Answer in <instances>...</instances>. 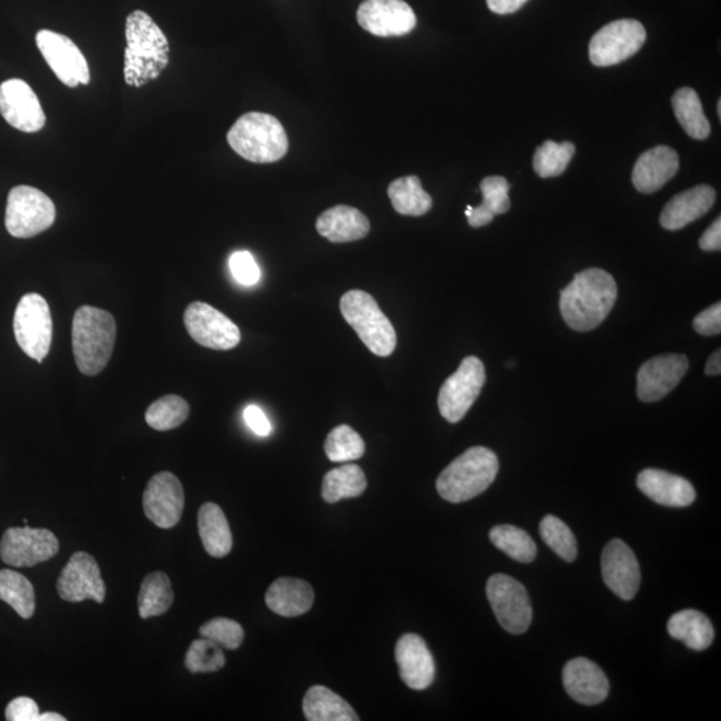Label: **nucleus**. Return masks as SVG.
Returning a JSON list of instances; mask_svg holds the SVG:
<instances>
[{
    "label": "nucleus",
    "instance_id": "nucleus-1",
    "mask_svg": "<svg viewBox=\"0 0 721 721\" xmlns=\"http://www.w3.org/2000/svg\"><path fill=\"white\" fill-rule=\"evenodd\" d=\"M618 300V283L601 269H587L561 290L560 312L569 328L590 332L604 322Z\"/></svg>",
    "mask_w": 721,
    "mask_h": 721
},
{
    "label": "nucleus",
    "instance_id": "nucleus-2",
    "mask_svg": "<svg viewBox=\"0 0 721 721\" xmlns=\"http://www.w3.org/2000/svg\"><path fill=\"white\" fill-rule=\"evenodd\" d=\"M124 81L142 88L162 74L169 64V41L147 12L134 11L126 21Z\"/></svg>",
    "mask_w": 721,
    "mask_h": 721
},
{
    "label": "nucleus",
    "instance_id": "nucleus-3",
    "mask_svg": "<svg viewBox=\"0 0 721 721\" xmlns=\"http://www.w3.org/2000/svg\"><path fill=\"white\" fill-rule=\"evenodd\" d=\"M117 339L114 317L94 307H81L72 320V350L79 372L97 375L103 372Z\"/></svg>",
    "mask_w": 721,
    "mask_h": 721
},
{
    "label": "nucleus",
    "instance_id": "nucleus-4",
    "mask_svg": "<svg viewBox=\"0 0 721 721\" xmlns=\"http://www.w3.org/2000/svg\"><path fill=\"white\" fill-rule=\"evenodd\" d=\"M499 459L491 449L473 447L453 460L435 487L442 499L460 504L484 493L499 473Z\"/></svg>",
    "mask_w": 721,
    "mask_h": 721
},
{
    "label": "nucleus",
    "instance_id": "nucleus-5",
    "mask_svg": "<svg viewBox=\"0 0 721 721\" xmlns=\"http://www.w3.org/2000/svg\"><path fill=\"white\" fill-rule=\"evenodd\" d=\"M230 148L243 160L273 163L289 150L287 131L278 119L264 112H248L228 132Z\"/></svg>",
    "mask_w": 721,
    "mask_h": 721
},
{
    "label": "nucleus",
    "instance_id": "nucleus-6",
    "mask_svg": "<svg viewBox=\"0 0 721 721\" xmlns=\"http://www.w3.org/2000/svg\"><path fill=\"white\" fill-rule=\"evenodd\" d=\"M341 313L360 340L375 356L389 357L397 347V334L379 303L362 290H350L342 296Z\"/></svg>",
    "mask_w": 721,
    "mask_h": 721
},
{
    "label": "nucleus",
    "instance_id": "nucleus-7",
    "mask_svg": "<svg viewBox=\"0 0 721 721\" xmlns=\"http://www.w3.org/2000/svg\"><path fill=\"white\" fill-rule=\"evenodd\" d=\"M56 204L43 191L17 187L10 191L6 209V229L16 238H32L54 224Z\"/></svg>",
    "mask_w": 721,
    "mask_h": 721
},
{
    "label": "nucleus",
    "instance_id": "nucleus-8",
    "mask_svg": "<svg viewBox=\"0 0 721 721\" xmlns=\"http://www.w3.org/2000/svg\"><path fill=\"white\" fill-rule=\"evenodd\" d=\"M14 333L18 346L30 359L42 362L49 354L52 341V319L48 301L30 293L19 301L14 314Z\"/></svg>",
    "mask_w": 721,
    "mask_h": 721
},
{
    "label": "nucleus",
    "instance_id": "nucleus-9",
    "mask_svg": "<svg viewBox=\"0 0 721 721\" xmlns=\"http://www.w3.org/2000/svg\"><path fill=\"white\" fill-rule=\"evenodd\" d=\"M489 604L504 630L522 634L532 623V604L525 587L507 574H493L487 583Z\"/></svg>",
    "mask_w": 721,
    "mask_h": 721
},
{
    "label": "nucleus",
    "instance_id": "nucleus-10",
    "mask_svg": "<svg viewBox=\"0 0 721 721\" xmlns=\"http://www.w3.org/2000/svg\"><path fill=\"white\" fill-rule=\"evenodd\" d=\"M487 380L485 367L478 357H467L440 389L439 409L444 419L458 423L479 399Z\"/></svg>",
    "mask_w": 721,
    "mask_h": 721
},
{
    "label": "nucleus",
    "instance_id": "nucleus-11",
    "mask_svg": "<svg viewBox=\"0 0 721 721\" xmlns=\"http://www.w3.org/2000/svg\"><path fill=\"white\" fill-rule=\"evenodd\" d=\"M647 31L634 19H620L604 26L590 43L591 62L599 68L627 61L643 48Z\"/></svg>",
    "mask_w": 721,
    "mask_h": 721
},
{
    "label": "nucleus",
    "instance_id": "nucleus-12",
    "mask_svg": "<svg viewBox=\"0 0 721 721\" xmlns=\"http://www.w3.org/2000/svg\"><path fill=\"white\" fill-rule=\"evenodd\" d=\"M58 552L59 541L49 529L9 528L0 541V559L10 567H36Z\"/></svg>",
    "mask_w": 721,
    "mask_h": 721
},
{
    "label": "nucleus",
    "instance_id": "nucleus-13",
    "mask_svg": "<svg viewBox=\"0 0 721 721\" xmlns=\"http://www.w3.org/2000/svg\"><path fill=\"white\" fill-rule=\"evenodd\" d=\"M183 321L191 339L204 348L230 350L241 342V332L236 323L208 303H190L184 310Z\"/></svg>",
    "mask_w": 721,
    "mask_h": 721
},
{
    "label": "nucleus",
    "instance_id": "nucleus-14",
    "mask_svg": "<svg viewBox=\"0 0 721 721\" xmlns=\"http://www.w3.org/2000/svg\"><path fill=\"white\" fill-rule=\"evenodd\" d=\"M39 51L51 70L68 88L90 83V69L82 51L70 38L50 30L37 34Z\"/></svg>",
    "mask_w": 721,
    "mask_h": 721
},
{
    "label": "nucleus",
    "instance_id": "nucleus-15",
    "mask_svg": "<svg viewBox=\"0 0 721 721\" xmlns=\"http://www.w3.org/2000/svg\"><path fill=\"white\" fill-rule=\"evenodd\" d=\"M57 591L59 598L69 603L94 600L102 604L106 585L97 560L86 552L72 554L68 565L59 574Z\"/></svg>",
    "mask_w": 721,
    "mask_h": 721
},
{
    "label": "nucleus",
    "instance_id": "nucleus-16",
    "mask_svg": "<svg viewBox=\"0 0 721 721\" xmlns=\"http://www.w3.org/2000/svg\"><path fill=\"white\" fill-rule=\"evenodd\" d=\"M357 22L375 37H402L417 24L414 11L403 0H365L357 11Z\"/></svg>",
    "mask_w": 721,
    "mask_h": 721
},
{
    "label": "nucleus",
    "instance_id": "nucleus-17",
    "mask_svg": "<svg viewBox=\"0 0 721 721\" xmlns=\"http://www.w3.org/2000/svg\"><path fill=\"white\" fill-rule=\"evenodd\" d=\"M183 508V487L176 474L161 472L151 478L143 492V511L153 524L174 528L182 519Z\"/></svg>",
    "mask_w": 721,
    "mask_h": 721
},
{
    "label": "nucleus",
    "instance_id": "nucleus-18",
    "mask_svg": "<svg viewBox=\"0 0 721 721\" xmlns=\"http://www.w3.org/2000/svg\"><path fill=\"white\" fill-rule=\"evenodd\" d=\"M0 114L12 128L23 132H37L46 124L41 102L22 79H9L0 84Z\"/></svg>",
    "mask_w": 721,
    "mask_h": 721
},
{
    "label": "nucleus",
    "instance_id": "nucleus-19",
    "mask_svg": "<svg viewBox=\"0 0 721 721\" xmlns=\"http://www.w3.org/2000/svg\"><path fill=\"white\" fill-rule=\"evenodd\" d=\"M601 573L604 583L621 600L631 601L639 591L640 565L632 549L623 540L614 539L601 555Z\"/></svg>",
    "mask_w": 721,
    "mask_h": 721
},
{
    "label": "nucleus",
    "instance_id": "nucleus-20",
    "mask_svg": "<svg viewBox=\"0 0 721 721\" xmlns=\"http://www.w3.org/2000/svg\"><path fill=\"white\" fill-rule=\"evenodd\" d=\"M684 354H664L648 360L638 373V397L643 402H657L671 393L687 373Z\"/></svg>",
    "mask_w": 721,
    "mask_h": 721
},
{
    "label": "nucleus",
    "instance_id": "nucleus-21",
    "mask_svg": "<svg viewBox=\"0 0 721 721\" xmlns=\"http://www.w3.org/2000/svg\"><path fill=\"white\" fill-rule=\"evenodd\" d=\"M395 660L403 683L412 690L423 691L433 684L435 677L433 654L419 634L407 633L397 641Z\"/></svg>",
    "mask_w": 721,
    "mask_h": 721
},
{
    "label": "nucleus",
    "instance_id": "nucleus-22",
    "mask_svg": "<svg viewBox=\"0 0 721 721\" xmlns=\"http://www.w3.org/2000/svg\"><path fill=\"white\" fill-rule=\"evenodd\" d=\"M562 681L569 697L580 704L603 703L610 693V681L603 670L584 658L568 661L562 671Z\"/></svg>",
    "mask_w": 721,
    "mask_h": 721
},
{
    "label": "nucleus",
    "instance_id": "nucleus-23",
    "mask_svg": "<svg viewBox=\"0 0 721 721\" xmlns=\"http://www.w3.org/2000/svg\"><path fill=\"white\" fill-rule=\"evenodd\" d=\"M638 488L648 499L664 507L685 508L697 500V491L690 481L660 469L641 471Z\"/></svg>",
    "mask_w": 721,
    "mask_h": 721
},
{
    "label": "nucleus",
    "instance_id": "nucleus-24",
    "mask_svg": "<svg viewBox=\"0 0 721 721\" xmlns=\"http://www.w3.org/2000/svg\"><path fill=\"white\" fill-rule=\"evenodd\" d=\"M679 156L668 147H658L645 151L634 164L632 182L640 193L651 194L664 187L677 176Z\"/></svg>",
    "mask_w": 721,
    "mask_h": 721
},
{
    "label": "nucleus",
    "instance_id": "nucleus-25",
    "mask_svg": "<svg viewBox=\"0 0 721 721\" xmlns=\"http://www.w3.org/2000/svg\"><path fill=\"white\" fill-rule=\"evenodd\" d=\"M717 201V191L708 184L692 188L674 196L660 216V224L667 230H680L705 216Z\"/></svg>",
    "mask_w": 721,
    "mask_h": 721
},
{
    "label": "nucleus",
    "instance_id": "nucleus-26",
    "mask_svg": "<svg viewBox=\"0 0 721 721\" xmlns=\"http://www.w3.org/2000/svg\"><path fill=\"white\" fill-rule=\"evenodd\" d=\"M317 231L333 243L360 241L370 231L368 217L352 207L339 204L323 211L316 222Z\"/></svg>",
    "mask_w": 721,
    "mask_h": 721
},
{
    "label": "nucleus",
    "instance_id": "nucleus-27",
    "mask_svg": "<svg viewBox=\"0 0 721 721\" xmlns=\"http://www.w3.org/2000/svg\"><path fill=\"white\" fill-rule=\"evenodd\" d=\"M264 599L270 611L282 618H297L313 607L314 591L307 581L281 578L270 585Z\"/></svg>",
    "mask_w": 721,
    "mask_h": 721
},
{
    "label": "nucleus",
    "instance_id": "nucleus-28",
    "mask_svg": "<svg viewBox=\"0 0 721 721\" xmlns=\"http://www.w3.org/2000/svg\"><path fill=\"white\" fill-rule=\"evenodd\" d=\"M198 531H200L204 551L213 558L222 559L233 548V535L220 505L207 502L198 513Z\"/></svg>",
    "mask_w": 721,
    "mask_h": 721
},
{
    "label": "nucleus",
    "instance_id": "nucleus-29",
    "mask_svg": "<svg viewBox=\"0 0 721 721\" xmlns=\"http://www.w3.org/2000/svg\"><path fill=\"white\" fill-rule=\"evenodd\" d=\"M509 182L504 177H487L480 184L484 201L478 208L468 207L465 214L472 228H482L491 223L495 216L505 214L511 209Z\"/></svg>",
    "mask_w": 721,
    "mask_h": 721
},
{
    "label": "nucleus",
    "instance_id": "nucleus-30",
    "mask_svg": "<svg viewBox=\"0 0 721 721\" xmlns=\"http://www.w3.org/2000/svg\"><path fill=\"white\" fill-rule=\"evenodd\" d=\"M303 713L309 721H357L356 711L340 694L327 687L314 685L303 698Z\"/></svg>",
    "mask_w": 721,
    "mask_h": 721
},
{
    "label": "nucleus",
    "instance_id": "nucleus-31",
    "mask_svg": "<svg viewBox=\"0 0 721 721\" xmlns=\"http://www.w3.org/2000/svg\"><path fill=\"white\" fill-rule=\"evenodd\" d=\"M668 633L692 651H705L714 638L713 625L704 613L684 610L674 613L668 621Z\"/></svg>",
    "mask_w": 721,
    "mask_h": 721
},
{
    "label": "nucleus",
    "instance_id": "nucleus-32",
    "mask_svg": "<svg viewBox=\"0 0 721 721\" xmlns=\"http://www.w3.org/2000/svg\"><path fill=\"white\" fill-rule=\"evenodd\" d=\"M388 196L397 213L410 217L425 216L433 207L432 197L422 188L419 177L399 178L389 184Z\"/></svg>",
    "mask_w": 721,
    "mask_h": 721
},
{
    "label": "nucleus",
    "instance_id": "nucleus-33",
    "mask_svg": "<svg viewBox=\"0 0 721 721\" xmlns=\"http://www.w3.org/2000/svg\"><path fill=\"white\" fill-rule=\"evenodd\" d=\"M174 592L169 575L163 572L149 573L143 579L138 597L139 617H161L173 605Z\"/></svg>",
    "mask_w": 721,
    "mask_h": 721
},
{
    "label": "nucleus",
    "instance_id": "nucleus-34",
    "mask_svg": "<svg viewBox=\"0 0 721 721\" xmlns=\"http://www.w3.org/2000/svg\"><path fill=\"white\" fill-rule=\"evenodd\" d=\"M368 487L365 473L359 465H343L332 469L322 482V499L334 504L343 499L359 498Z\"/></svg>",
    "mask_w": 721,
    "mask_h": 721
},
{
    "label": "nucleus",
    "instance_id": "nucleus-35",
    "mask_svg": "<svg viewBox=\"0 0 721 721\" xmlns=\"http://www.w3.org/2000/svg\"><path fill=\"white\" fill-rule=\"evenodd\" d=\"M672 108L688 136L693 139H705L710 136L711 126L697 91L690 88L679 89L672 97Z\"/></svg>",
    "mask_w": 721,
    "mask_h": 721
},
{
    "label": "nucleus",
    "instance_id": "nucleus-36",
    "mask_svg": "<svg viewBox=\"0 0 721 721\" xmlns=\"http://www.w3.org/2000/svg\"><path fill=\"white\" fill-rule=\"evenodd\" d=\"M0 600L8 603L24 620L34 617V587L28 578L12 569H0Z\"/></svg>",
    "mask_w": 721,
    "mask_h": 721
},
{
    "label": "nucleus",
    "instance_id": "nucleus-37",
    "mask_svg": "<svg viewBox=\"0 0 721 721\" xmlns=\"http://www.w3.org/2000/svg\"><path fill=\"white\" fill-rule=\"evenodd\" d=\"M489 539L495 548L509 555V558L529 564L538 554L533 539L521 528L514 525H498L489 533Z\"/></svg>",
    "mask_w": 721,
    "mask_h": 721
},
{
    "label": "nucleus",
    "instance_id": "nucleus-38",
    "mask_svg": "<svg viewBox=\"0 0 721 721\" xmlns=\"http://www.w3.org/2000/svg\"><path fill=\"white\" fill-rule=\"evenodd\" d=\"M189 403L180 395L169 394L151 403L147 412L149 427L161 430H171L181 427L188 420Z\"/></svg>",
    "mask_w": 721,
    "mask_h": 721
},
{
    "label": "nucleus",
    "instance_id": "nucleus-39",
    "mask_svg": "<svg viewBox=\"0 0 721 721\" xmlns=\"http://www.w3.org/2000/svg\"><path fill=\"white\" fill-rule=\"evenodd\" d=\"M574 153L575 148L571 142L547 141L535 150L533 170L541 178L559 177L564 173Z\"/></svg>",
    "mask_w": 721,
    "mask_h": 721
},
{
    "label": "nucleus",
    "instance_id": "nucleus-40",
    "mask_svg": "<svg viewBox=\"0 0 721 721\" xmlns=\"http://www.w3.org/2000/svg\"><path fill=\"white\" fill-rule=\"evenodd\" d=\"M540 534L542 541L562 560L572 562L578 558V541L571 528L555 515L548 514L541 520Z\"/></svg>",
    "mask_w": 721,
    "mask_h": 721
},
{
    "label": "nucleus",
    "instance_id": "nucleus-41",
    "mask_svg": "<svg viewBox=\"0 0 721 721\" xmlns=\"http://www.w3.org/2000/svg\"><path fill=\"white\" fill-rule=\"evenodd\" d=\"M326 453L333 462L359 460L365 453V442L353 428L340 425L328 434Z\"/></svg>",
    "mask_w": 721,
    "mask_h": 721
},
{
    "label": "nucleus",
    "instance_id": "nucleus-42",
    "mask_svg": "<svg viewBox=\"0 0 721 721\" xmlns=\"http://www.w3.org/2000/svg\"><path fill=\"white\" fill-rule=\"evenodd\" d=\"M227 663L222 647L209 639L194 640L191 643L184 665L191 673H210L222 670Z\"/></svg>",
    "mask_w": 721,
    "mask_h": 721
},
{
    "label": "nucleus",
    "instance_id": "nucleus-43",
    "mask_svg": "<svg viewBox=\"0 0 721 721\" xmlns=\"http://www.w3.org/2000/svg\"><path fill=\"white\" fill-rule=\"evenodd\" d=\"M201 638L214 641L227 650H238L243 643L244 632L240 623L231 619L217 618L200 628Z\"/></svg>",
    "mask_w": 721,
    "mask_h": 721
},
{
    "label": "nucleus",
    "instance_id": "nucleus-44",
    "mask_svg": "<svg viewBox=\"0 0 721 721\" xmlns=\"http://www.w3.org/2000/svg\"><path fill=\"white\" fill-rule=\"evenodd\" d=\"M230 270L236 280L247 287H251L260 280L261 271L249 251H237L230 257Z\"/></svg>",
    "mask_w": 721,
    "mask_h": 721
},
{
    "label": "nucleus",
    "instance_id": "nucleus-45",
    "mask_svg": "<svg viewBox=\"0 0 721 721\" xmlns=\"http://www.w3.org/2000/svg\"><path fill=\"white\" fill-rule=\"evenodd\" d=\"M39 707L36 700L30 698H17L6 708V720L9 721H37Z\"/></svg>",
    "mask_w": 721,
    "mask_h": 721
},
{
    "label": "nucleus",
    "instance_id": "nucleus-46",
    "mask_svg": "<svg viewBox=\"0 0 721 721\" xmlns=\"http://www.w3.org/2000/svg\"><path fill=\"white\" fill-rule=\"evenodd\" d=\"M693 328L701 336H718L721 333V303L708 308L693 320Z\"/></svg>",
    "mask_w": 721,
    "mask_h": 721
},
{
    "label": "nucleus",
    "instance_id": "nucleus-47",
    "mask_svg": "<svg viewBox=\"0 0 721 721\" xmlns=\"http://www.w3.org/2000/svg\"><path fill=\"white\" fill-rule=\"evenodd\" d=\"M243 419L247 421L248 427L260 438H267L270 434L271 425L261 408L249 405L244 409Z\"/></svg>",
    "mask_w": 721,
    "mask_h": 721
},
{
    "label": "nucleus",
    "instance_id": "nucleus-48",
    "mask_svg": "<svg viewBox=\"0 0 721 721\" xmlns=\"http://www.w3.org/2000/svg\"><path fill=\"white\" fill-rule=\"evenodd\" d=\"M701 250L719 251L721 249V220L718 218L710 228L704 231L699 241Z\"/></svg>",
    "mask_w": 721,
    "mask_h": 721
},
{
    "label": "nucleus",
    "instance_id": "nucleus-49",
    "mask_svg": "<svg viewBox=\"0 0 721 721\" xmlns=\"http://www.w3.org/2000/svg\"><path fill=\"white\" fill-rule=\"evenodd\" d=\"M527 2L528 0H487L489 10L499 16L513 14V12L519 11Z\"/></svg>",
    "mask_w": 721,
    "mask_h": 721
},
{
    "label": "nucleus",
    "instance_id": "nucleus-50",
    "mask_svg": "<svg viewBox=\"0 0 721 721\" xmlns=\"http://www.w3.org/2000/svg\"><path fill=\"white\" fill-rule=\"evenodd\" d=\"M721 373V352L717 350L708 360L705 365V374L719 375Z\"/></svg>",
    "mask_w": 721,
    "mask_h": 721
},
{
    "label": "nucleus",
    "instance_id": "nucleus-51",
    "mask_svg": "<svg viewBox=\"0 0 721 721\" xmlns=\"http://www.w3.org/2000/svg\"><path fill=\"white\" fill-rule=\"evenodd\" d=\"M37 721H66V718H63L62 714L56 712H46L39 714Z\"/></svg>",
    "mask_w": 721,
    "mask_h": 721
},
{
    "label": "nucleus",
    "instance_id": "nucleus-52",
    "mask_svg": "<svg viewBox=\"0 0 721 721\" xmlns=\"http://www.w3.org/2000/svg\"><path fill=\"white\" fill-rule=\"evenodd\" d=\"M718 112H719V117H721V101L718 102Z\"/></svg>",
    "mask_w": 721,
    "mask_h": 721
}]
</instances>
